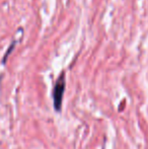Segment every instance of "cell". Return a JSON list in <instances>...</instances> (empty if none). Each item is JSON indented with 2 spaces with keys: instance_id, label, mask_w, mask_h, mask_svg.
Returning a JSON list of instances; mask_svg holds the SVG:
<instances>
[{
  "instance_id": "obj_1",
  "label": "cell",
  "mask_w": 148,
  "mask_h": 149,
  "mask_svg": "<svg viewBox=\"0 0 148 149\" xmlns=\"http://www.w3.org/2000/svg\"><path fill=\"white\" fill-rule=\"evenodd\" d=\"M65 73H62L60 77L56 81L55 87L53 91V98H54V108L56 111L59 112L62 107V100H63V94L65 90Z\"/></svg>"
}]
</instances>
